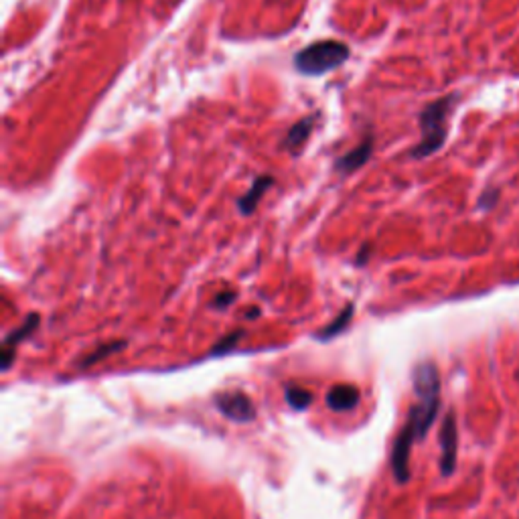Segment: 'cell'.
<instances>
[{"mask_svg":"<svg viewBox=\"0 0 519 519\" xmlns=\"http://www.w3.org/2000/svg\"><path fill=\"white\" fill-rule=\"evenodd\" d=\"M412 381L418 400L410 408L408 422L412 424L418 440H422L436 420L438 408H440V373L436 365L430 361L416 365Z\"/></svg>","mask_w":519,"mask_h":519,"instance_id":"obj_1","label":"cell"},{"mask_svg":"<svg viewBox=\"0 0 519 519\" xmlns=\"http://www.w3.org/2000/svg\"><path fill=\"white\" fill-rule=\"evenodd\" d=\"M351 57V51L345 43L335 41V39H324V41H317L310 43L305 49H300L294 55V69L303 75H324L329 71L339 69L341 65L347 63V59Z\"/></svg>","mask_w":519,"mask_h":519,"instance_id":"obj_2","label":"cell"},{"mask_svg":"<svg viewBox=\"0 0 519 519\" xmlns=\"http://www.w3.org/2000/svg\"><path fill=\"white\" fill-rule=\"evenodd\" d=\"M453 106V96L432 102L426 106L420 114L422 140L412 148L410 157L412 159H426L434 154L440 146L444 145L446 138V114Z\"/></svg>","mask_w":519,"mask_h":519,"instance_id":"obj_3","label":"cell"},{"mask_svg":"<svg viewBox=\"0 0 519 519\" xmlns=\"http://www.w3.org/2000/svg\"><path fill=\"white\" fill-rule=\"evenodd\" d=\"M418 440L414 428L410 422H405L400 430V434L393 440V446H391V454H389V467H391V472L396 477L398 483H408L410 481V456H412V446L414 442Z\"/></svg>","mask_w":519,"mask_h":519,"instance_id":"obj_4","label":"cell"},{"mask_svg":"<svg viewBox=\"0 0 519 519\" xmlns=\"http://www.w3.org/2000/svg\"><path fill=\"white\" fill-rule=\"evenodd\" d=\"M215 408L226 416L227 420L245 422L256 420V404L252 402V398L243 391H224L215 396Z\"/></svg>","mask_w":519,"mask_h":519,"instance_id":"obj_5","label":"cell"},{"mask_svg":"<svg viewBox=\"0 0 519 519\" xmlns=\"http://www.w3.org/2000/svg\"><path fill=\"white\" fill-rule=\"evenodd\" d=\"M440 472L442 477H451L456 469V453H458V430H456V416L448 412L440 426Z\"/></svg>","mask_w":519,"mask_h":519,"instance_id":"obj_6","label":"cell"},{"mask_svg":"<svg viewBox=\"0 0 519 519\" xmlns=\"http://www.w3.org/2000/svg\"><path fill=\"white\" fill-rule=\"evenodd\" d=\"M39 323H41V317H39L37 312H32V315H29V317L25 319V323L20 324L18 329H15V331H11V335L4 339V343H2V359H0L4 372H6V370L13 365V361H15L16 347L27 339V337H31L32 333L37 331Z\"/></svg>","mask_w":519,"mask_h":519,"instance_id":"obj_7","label":"cell"},{"mask_svg":"<svg viewBox=\"0 0 519 519\" xmlns=\"http://www.w3.org/2000/svg\"><path fill=\"white\" fill-rule=\"evenodd\" d=\"M372 152H373V136L372 134H367L353 150H349L347 154H343L341 159H337L335 169L339 171L341 175H351V173H355L357 169H361L365 162L370 161Z\"/></svg>","mask_w":519,"mask_h":519,"instance_id":"obj_8","label":"cell"},{"mask_svg":"<svg viewBox=\"0 0 519 519\" xmlns=\"http://www.w3.org/2000/svg\"><path fill=\"white\" fill-rule=\"evenodd\" d=\"M274 185V177L272 175H262L258 177L254 183H252V187L245 191V195H242L240 199H238V211L242 213V215H252L254 211L258 209L260 201L264 199V195L268 193V189Z\"/></svg>","mask_w":519,"mask_h":519,"instance_id":"obj_9","label":"cell"},{"mask_svg":"<svg viewBox=\"0 0 519 519\" xmlns=\"http://www.w3.org/2000/svg\"><path fill=\"white\" fill-rule=\"evenodd\" d=\"M359 389L353 384H339L333 386L326 393V405L333 412H351L359 404Z\"/></svg>","mask_w":519,"mask_h":519,"instance_id":"obj_10","label":"cell"},{"mask_svg":"<svg viewBox=\"0 0 519 519\" xmlns=\"http://www.w3.org/2000/svg\"><path fill=\"white\" fill-rule=\"evenodd\" d=\"M317 122H319V114H310V116L300 118V120L286 132V136H284V140H282V148H286V150H291V152L300 150L303 145L308 140V136H310V132H312Z\"/></svg>","mask_w":519,"mask_h":519,"instance_id":"obj_11","label":"cell"},{"mask_svg":"<svg viewBox=\"0 0 519 519\" xmlns=\"http://www.w3.org/2000/svg\"><path fill=\"white\" fill-rule=\"evenodd\" d=\"M353 310H355V307L349 303V305H345V308L341 310L339 315L331 321L329 324H324L323 329L315 335L317 339L319 341H331V339H335V337H339L341 333L351 324V319H353Z\"/></svg>","mask_w":519,"mask_h":519,"instance_id":"obj_12","label":"cell"},{"mask_svg":"<svg viewBox=\"0 0 519 519\" xmlns=\"http://www.w3.org/2000/svg\"><path fill=\"white\" fill-rule=\"evenodd\" d=\"M122 347H126V341H108V343H102V345H97L96 349H94L90 355H85L83 359H81L80 367H92V365L99 363L102 359H106V357L118 353Z\"/></svg>","mask_w":519,"mask_h":519,"instance_id":"obj_13","label":"cell"},{"mask_svg":"<svg viewBox=\"0 0 519 519\" xmlns=\"http://www.w3.org/2000/svg\"><path fill=\"white\" fill-rule=\"evenodd\" d=\"M284 396H286V402L294 408V410H307L308 405L312 404V391H308L307 388H303V386H296V384H292V386H286L284 389Z\"/></svg>","mask_w":519,"mask_h":519,"instance_id":"obj_14","label":"cell"},{"mask_svg":"<svg viewBox=\"0 0 519 519\" xmlns=\"http://www.w3.org/2000/svg\"><path fill=\"white\" fill-rule=\"evenodd\" d=\"M243 333H245V331H242V329H238V331H233V333H227L226 337H221V339L217 341V343L211 347L209 355L211 357L227 355V353H229V351H233V347L240 343V339L243 337Z\"/></svg>","mask_w":519,"mask_h":519,"instance_id":"obj_15","label":"cell"},{"mask_svg":"<svg viewBox=\"0 0 519 519\" xmlns=\"http://www.w3.org/2000/svg\"><path fill=\"white\" fill-rule=\"evenodd\" d=\"M238 298V292L236 291H219L215 296H213V300H211V307L215 308V310H226L227 307H231L233 305V300Z\"/></svg>","mask_w":519,"mask_h":519,"instance_id":"obj_16","label":"cell"},{"mask_svg":"<svg viewBox=\"0 0 519 519\" xmlns=\"http://www.w3.org/2000/svg\"><path fill=\"white\" fill-rule=\"evenodd\" d=\"M370 248H372L370 243H363V245H361L359 256H357V260H355L357 266H365V264H367V260H370Z\"/></svg>","mask_w":519,"mask_h":519,"instance_id":"obj_17","label":"cell"},{"mask_svg":"<svg viewBox=\"0 0 519 519\" xmlns=\"http://www.w3.org/2000/svg\"><path fill=\"white\" fill-rule=\"evenodd\" d=\"M256 317H260V308H250L248 310V319H256Z\"/></svg>","mask_w":519,"mask_h":519,"instance_id":"obj_18","label":"cell"}]
</instances>
